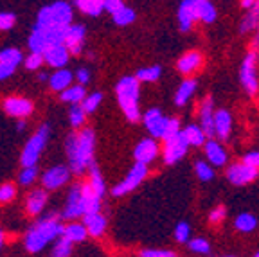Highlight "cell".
I'll list each match as a JSON object with an SVG mask.
<instances>
[{"label":"cell","instance_id":"obj_1","mask_svg":"<svg viewBox=\"0 0 259 257\" xmlns=\"http://www.w3.org/2000/svg\"><path fill=\"white\" fill-rule=\"evenodd\" d=\"M94 153V132L83 130L81 133H70L67 139V155H69L70 167L76 175L83 173L87 165H92Z\"/></svg>","mask_w":259,"mask_h":257},{"label":"cell","instance_id":"obj_2","mask_svg":"<svg viewBox=\"0 0 259 257\" xmlns=\"http://www.w3.org/2000/svg\"><path fill=\"white\" fill-rule=\"evenodd\" d=\"M139 92H141V81L135 76H124L119 79L115 87L119 106L130 122L141 121V110H139Z\"/></svg>","mask_w":259,"mask_h":257},{"label":"cell","instance_id":"obj_3","mask_svg":"<svg viewBox=\"0 0 259 257\" xmlns=\"http://www.w3.org/2000/svg\"><path fill=\"white\" fill-rule=\"evenodd\" d=\"M70 27H47V25L36 24L32 29V34L29 38V47L32 53L45 54L51 49L60 47L67 40V32Z\"/></svg>","mask_w":259,"mask_h":257},{"label":"cell","instance_id":"obj_4","mask_svg":"<svg viewBox=\"0 0 259 257\" xmlns=\"http://www.w3.org/2000/svg\"><path fill=\"white\" fill-rule=\"evenodd\" d=\"M65 227L60 225L56 216H47L41 221H38L36 225L32 227L31 230L25 236V246H27L29 252H38L47 245L53 237L63 236Z\"/></svg>","mask_w":259,"mask_h":257},{"label":"cell","instance_id":"obj_5","mask_svg":"<svg viewBox=\"0 0 259 257\" xmlns=\"http://www.w3.org/2000/svg\"><path fill=\"white\" fill-rule=\"evenodd\" d=\"M257 53L248 49L247 54L243 56L241 63H239V83H241L243 90L248 96H257L259 94V76H257Z\"/></svg>","mask_w":259,"mask_h":257},{"label":"cell","instance_id":"obj_6","mask_svg":"<svg viewBox=\"0 0 259 257\" xmlns=\"http://www.w3.org/2000/svg\"><path fill=\"white\" fill-rule=\"evenodd\" d=\"M70 20H72L70 6L67 2H54L38 13L36 24L47 27H70Z\"/></svg>","mask_w":259,"mask_h":257},{"label":"cell","instance_id":"obj_7","mask_svg":"<svg viewBox=\"0 0 259 257\" xmlns=\"http://www.w3.org/2000/svg\"><path fill=\"white\" fill-rule=\"evenodd\" d=\"M225 178L227 182L234 187H245V185H250L252 182H255L259 178V171L250 165L239 162H232V164L227 165L225 169Z\"/></svg>","mask_w":259,"mask_h":257},{"label":"cell","instance_id":"obj_8","mask_svg":"<svg viewBox=\"0 0 259 257\" xmlns=\"http://www.w3.org/2000/svg\"><path fill=\"white\" fill-rule=\"evenodd\" d=\"M142 122H144V128L148 130L151 139L164 141V137H166L167 132V124H169V117L164 115V112L160 108L146 110L144 115H142Z\"/></svg>","mask_w":259,"mask_h":257},{"label":"cell","instance_id":"obj_9","mask_svg":"<svg viewBox=\"0 0 259 257\" xmlns=\"http://www.w3.org/2000/svg\"><path fill=\"white\" fill-rule=\"evenodd\" d=\"M146 177H148V165L137 164V162H135V165L130 169L128 175L112 189V196L119 198V196H124V194L132 193V191L137 189L139 185L144 182Z\"/></svg>","mask_w":259,"mask_h":257},{"label":"cell","instance_id":"obj_10","mask_svg":"<svg viewBox=\"0 0 259 257\" xmlns=\"http://www.w3.org/2000/svg\"><path fill=\"white\" fill-rule=\"evenodd\" d=\"M189 149H191V146L187 144L184 133L164 141V146H162V158H164V164L166 165L178 164V162L189 153Z\"/></svg>","mask_w":259,"mask_h":257},{"label":"cell","instance_id":"obj_11","mask_svg":"<svg viewBox=\"0 0 259 257\" xmlns=\"http://www.w3.org/2000/svg\"><path fill=\"white\" fill-rule=\"evenodd\" d=\"M47 137H49V128L47 126H41L36 135L27 142V146L24 148V153H22V165L25 169L34 167V162L38 160V155L44 149L45 142H47Z\"/></svg>","mask_w":259,"mask_h":257},{"label":"cell","instance_id":"obj_12","mask_svg":"<svg viewBox=\"0 0 259 257\" xmlns=\"http://www.w3.org/2000/svg\"><path fill=\"white\" fill-rule=\"evenodd\" d=\"M178 29L182 32H189L198 22V0H182L177 9Z\"/></svg>","mask_w":259,"mask_h":257},{"label":"cell","instance_id":"obj_13","mask_svg":"<svg viewBox=\"0 0 259 257\" xmlns=\"http://www.w3.org/2000/svg\"><path fill=\"white\" fill-rule=\"evenodd\" d=\"M214 101L210 96H205L198 105V124L205 132L207 139H216L214 135Z\"/></svg>","mask_w":259,"mask_h":257},{"label":"cell","instance_id":"obj_14","mask_svg":"<svg viewBox=\"0 0 259 257\" xmlns=\"http://www.w3.org/2000/svg\"><path fill=\"white\" fill-rule=\"evenodd\" d=\"M202 149H203V155H205V160L214 169L227 167L229 165V151L225 149L223 142H220L218 139H209Z\"/></svg>","mask_w":259,"mask_h":257},{"label":"cell","instance_id":"obj_15","mask_svg":"<svg viewBox=\"0 0 259 257\" xmlns=\"http://www.w3.org/2000/svg\"><path fill=\"white\" fill-rule=\"evenodd\" d=\"M203 67V54L200 51H187L177 60V70L186 77H193Z\"/></svg>","mask_w":259,"mask_h":257},{"label":"cell","instance_id":"obj_16","mask_svg":"<svg viewBox=\"0 0 259 257\" xmlns=\"http://www.w3.org/2000/svg\"><path fill=\"white\" fill-rule=\"evenodd\" d=\"M158 155H160V146H158V142L155 141V139H151V137L142 139L134 149V157L137 164L150 165Z\"/></svg>","mask_w":259,"mask_h":257},{"label":"cell","instance_id":"obj_17","mask_svg":"<svg viewBox=\"0 0 259 257\" xmlns=\"http://www.w3.org/2000/svg\"><path fill=\"white\" fill-rule=\"evenodd\" d=\"M232 128H234V117L227 108H216L214 113V135L220 142L231 139Z\"/></svg>","mask_w":259,"mask_h":257},{"label":"cell","instance_id":"obj_18","mask_svg":"<svg viewBox=\"0 0 259 257\" xmlns=\"http://www.w3.org/2000/svg\"><path fill=\"white\" fill-rule=\"evenodd\" d=\"M196 90H198V81L194 79V77H186V79H182V83L178 84L177 92H175V99H173L175 105H177L178 108H184V106L194 97Z\"/></svg>","mask_w":259,"mask_h":257},{"label":"cell","instance_id":"obj_19","mask_svg":"<svg viewBox=\"0 0 259 257\" xmlns=\"http://www.w3.org/2000/svg\"><path fill=\"white\" fill-rule=\"evenodd\" d=\"M77 216H85V207H83V194H81V185H74L70 189V198L69 203L63 210V218H77Z\"/></svg>","mask_w":259,"mask_h":257},{"label":"cell","instance_id":"obj_20","mask_svg":"<svg viewBox=\"0 0 259 257\" xmlns=\"http://www.w3.org/2000/svg\"><path fill=\"white\" fill-rule=\"evenodd\" d=\"M182 133H184L187 144H189L191 148H203L205 142L209 141L207 135H205V132L200 128L198 122H189V124H186L182 130Z\"/></svg>","mask_w":259,"mask_h":257},{"label":"cell","instance_id":"obj_21","mask_svg":"<svg viewBox=\"0 0 259 257\" xmlns=\"http://www.w3.org/2000/svg\"><path fill=\"white\" fill-rule=\"evenodd\" d=\"M69 169L63 167V165H58V167L49 169L47 173L44 175V178H41V182H44L47 189H56V187H60V185H63L65 182L69 180Z\"/></svg>","mask_w":259,"mask_h":257},{"label":"cell","instance_id":"obj_22","mask_svg":"<svg viewBox=\"0 0 259 257\" xmlns=\"http://www.w3.org/2000/svg\"><path fill=\"white\" fill-rule=\"evenodd\" d=\"M257 29H259V2L255 8L243 13L238 25L239 34H250V32H255Z\"/></svg>","mask_w":259,"mask_h":257},{"label":"cell","instance_id":"obj_23","mask_svg":"<svg viewBox=\"0 0 259 257\" xmlns=\"http://www.w3.org/2000/svg\"><path fill=\"white\" fill-rule=\"evenodd\" d=\"M234 229L238 230V232L241 234H252L254 230H257L259 227V218L255 216L254 212H248V210H245V212H239L238 216L234 218Z\"/></svg>","mask_w":259,"mask_h":257},{"label":"cell","instance_id":"obj_24","mask_svg":"<svg viewBox=\"0 0 259 257\" xmlns=\"http://www.w3.org/2000/svg\"><path fill=\"white\" fill-rule=\"evenodd\" d=\"M4 108L13 117H27L32 110V105L27 99H22V97H9V99H6Z\"/></svg>","mask_w":259,"mask_h":257},{"label":"cell","instance_id":"obj_25","mask_svg":"<svg viewBox=\"0 0 259 257\" xmlns=\"http://www.w3.org/2000/svg\"><path fill=\"white\" fill-rule=\"evenodd\" d=\"M81 194H83V207H85V216L89 214H99L101 210V198L94 193L90 184L81 185Z\"/></svg>","mask_w":259,"mask_h":257},{"label":"cell","instance_id":"obj_26","mask_svg":"<svg viewBox=\"0 0 259 257\" xmlns=\"http://www.w3.org/2000/svg\"><path fill=\"white\" fill-rule=\"evenodd\" d=\"M83 40H85V27H83V25H72V27L69 29V32H67L65 47L69 49L70 54H79Z\"/></svg>","mask_w":259,"mask_h":257},{"label":"cell","instance_id":"obj_27","mask_svg":"<svg viewBox=\"0 0 259 257\" xmlns=\"http://www.w3.org/2000/svg\"><path fill=\"white\" fill-rule=\"evenodd\" d=\"M218 20V8L210 0H198V22L205 25L214 24Z\"/></svg>","mask_w":259,"mask_h":257},{"label":"cell","instance_id":"obj_28","mask_svg":"<svg viewBox=\"0 0 259 257\" xmlns=\"http://www.w3.org/2000/svg\"><path fill=\"white\" fill-rule=\"evenodd\" d=\"M44 58L51 67L60 68L69 60V49L65 47V45H60V47H54V49H51L49 53H45Z\"/></svg>","mask_w":259,"mask_h":257},{"label":"cell","instance_id":"obj_29","mask_svg":"<svg viewBox=\"0 0 259 257\" xmlns=\"http://www.w3.org/2000/svg\"><path fill=\"white\" fill-rule=\"evenodd\" d=\"M85 227L90 236L99 237L106 229V218L103 214H89L85 216Z\"/></svg>","mask_w":259,"mask_h":257},{"label":"cell","instance_id":"obj_30","mask_svg":"<svg viewBox=\"0 0 259 257\" xmlns=\"http://www.w3.org/2000/svg\"><path fill=\"white\" fill-rule=\"evenodd\" d=\"M194 175L202 184H209L216 178V169L207 160H196L194 162Z\"/></svg>","mask_w":259,"mask_h":257},{"label":"cell","instance_id":"obj_31","mask_svg":"<svg viewBox=\"0 0 259 257\" xmlns=\"http://www.w3.org/2000/svg\"><path fill=\"white\" fill-rule=\"evenodd\" d=\"M173 237H175V241L180 243V245H187V243L193 239V229H191L189 221H186V220L178 221L177 225H175Z\"/></svg>","mask_w":259,"mask_h":257},{"label":"cell","instance_id":"obj_32","mask_svg":"<svg viewBox=\"0 0 259 257\" xmlns=\"http://www.w3.org/2000/svg\"><path fill=\"white\" fill-rule=\"evenodd\" d=\"M135 77L142 83H155L162 77V67L160 65H150V67L139 68Z\"/></svg>","mask_w":259,"mask_h":257},{"label":"cell","instance_id":"obj_33","mask_svg":"<svg viewBox=\"0 0 259 257\" xmlns=\"http://www.w3.org/2000/svg\"><path fill=\"white\" fill-rule=\"evenodd\" d=\"M187 248H189V252L196 253V255H202V257L210 255V252H212V246H210V241L207 237H193V239L187 243Z\"/></svg>","mask_w":259,"mask_h":257},{"label":"cell","instance_id":"obj_34","mask_svg":"<svg viewBox=\"0 0 259 257\" xmlns=\"http://www.w3.org/2000/svg\"><path fill=\"white\" fill-rule=\"evenodd\" d=\"M45 201H47V194H45V191H41V189L32 191V193L29 194V198H27V209H29V212H31V214L41 212Z\"/></svg>","mask_w":259,"mask_h":257},{"label":"cell","instance_id":"obj_35","mask_svg":"<svg viewBox=\"0 0 259 257\" xmlns=\"http://www.w3.org/2000/svg\"><path fill=\"white\" fill-rule=\"evenodd\" d=\"M89 184H90V187L94 189V193H96L99 198H103V194H105V180H103L101 171H99L97 164L90 165V182H89Z\"/></svg>","mask_w":259,"mask_h":257},{"label":"cell","instance_id":"obj_36","mask_svg":"<svg viewBox=\"0 0 259 257\" xmlns=\"http://www.w3.org/2000/svg\"><path fill=\"white\" fill-rule=\"evenodd\" d=\"M76 6L87 15L97 16L99 13L105 11V0H77Z\"/></svg>","mask_w":259,"mask_h":257},{"label":"cell","instance_id":"obj_37","mask_svg":"<svg viewBox=\"0 0 259 257\" xmlns=\"http://www.w3.org/2000/svg\"><path fill=\"white\" fill-rule=\"evenodd\" d=\"M113 22L119 25V27H126V25H132L135 22V18H137V15H135V9L128 8V6H124L122 9H119L115 15H112Z\"/></svg>","mask_w":259,"mask_h":257},{"label":"cell","instance_id":"obj_38","mask_svg":"<svg viewBox=\"0 0 259 257\" xmlns=\"http://www.w3.org/2000/svg\"><path fill=\"white\" fill-rule=\"evenodd\" d=\"M70 81H72V74H70L69 70H58V72L51 77V87H53L54 90H63L65 92V90L69 89Z\"/></svg>","mask_w":259,"mask_h":257},{"label":"cell","instance_id":"obj_39","mask_svg":"<svg viewBox=\"0 0 259 257\" xmlns=\"http://www.w3.org/2000/svg\"><path fill=\"white\" fill-rule=\"evenodd\" d=\"M87 234H89V230H87L85 225L70 223L69 227H65L63 236L67 237V239H70V241H83V239L87 237Z\"/></svg>","mask_w":259,"mask_h":257},{"label":"cell","instance_id":"obj_40","mask_svg":"<svg viewBox=\"0 0 259 257\" xmlns=\"http://www.w3.org/2000/svg\"><path fill=\"white\" fill-rule=\"evenodd\" d=\"M61 99L70 101V103H74V105H77V103H83V101L87 99V97H85V87H83V84L70 87V89H67L63 94H61Z\"/></svg>","mask_w":259,"mask_h":257},{"label":"cell","instance_id":"obj_41","mask_svg":"<svg viewBox=\"0 0 259 257\" xmlns=\"http://www.w3.org/2000/svg\"><path fill=\"white\" fill-rule=\"evenodd\" d=\"M20 61H22V54L18 49H4V51L0 53V63L16 67Z\"/></svg>","mask_w":259,"mask_h":257},{"label":"cell","instance_id":"obj_42","mask_svg":"<svg viewBox=\"0 0 259 257\" xmlns=\"http://www.w3.org/2000/svg\"><path fill=\"white\" fill-rule=\"evenodd\" d=\"M70 250H72V241L63 236L60 241H58L56 248H54V252H53V257H69Z\"/></svg>","mask_w":259,"mask_h":257},{"label":"cell","instance_id":"obj_43","mask_svg":"<svg viewBox=\"0 0 259 257\" xmlns=\"http://www.w3.org/2000/svg\"><path fill=\"white\" fill-rule=\"evenodd\" d=\"M141 257H178L175 250L167 248H144L139 253Z\"/></svg>","mask_w":259,"mask_h":257},{"label":"cell","instance_id":"obj_44","mask_svg":"<svg viewBox=\"0 0 259 257\" xmlns=\"http://www.w3.org/2000/svg\"><path fill=\"white\" fill-rule=\"evenodd\" d=\"M101 101H103V94L101 92H96V94H92V96L87 97V99L81 103V106H83L85 113H90V112H94L97 106H99V103H101Z\"/></svg>","mask_w":259,"mask_h":257},{"label":"cell","instance_id":"obj_45","mask_svg":"<svg viewBox=\"0 0 259 257\" xmlns=\"http://www.w3.org/2000/svg\"><path fill=\"white\" fill-rule=\"evenodd\" d=\"M225 216H227V209L223 207V205H218V207H214V209H210L207 220H209L210 225H220V223L225 220Z\"/></svg>","mask_w":259,"mask_h":257},{"label":"cell","instance_id":"obj_46","mask_svg":"<svg viewBox=\"0 0 259 257\" xmlns=\"http://www.w3.org/2000/svg\"><path fill=\"white\" fill-rule=\"evenodd\" d=\"M70 122H72V126H81L85 122V110H83V106L74 105L70 108Z\"/></svg>","mask_w":259,"mask_h":257},{"label":"cell","instance_id":"obj_47","mask_svg":"<svg viewBox=\"0 0 259 257\" xmlns=\"http://www.w3.org/2000/svg\"><path fill=\"white\" fill-rule=\"evenodd\" d=\"M241 162L259 171V149H252V151H247L245 155H243Z\"/></svg>","mask_w":259,"mask_h":257},{"label":"cell","instance_id":"obj_48","mask_svg":"<svg viewBox=\"0 0 259 257\" xmlns=\"http://www.w3.org/2000/svg\"><path fill=\"white\" fill-rule=\"evenodd\" d=\"M34 178H36V167H27V169H24V171H22L20 184L27 185V184H31Z\"/></svg>","mask_w":259,"mask_h":257},{"label":"cell","instance_id":"obj_49","mask_svg":"<svg viewBox=\"0 0 259 257\" xmlns=\"http://www.w3.org/2000/svg\"><path fill=\"white\" fill-rule=\"evenodd\" d=\"M15 196V187L11 184H6L0 187V201H9Z\"/></svg>","mask_w":259,"mask_h":257},{"label":"cell","instance_id":"obj_50","mask_svg":"<svg viewBox=\"0 0 259 257\" xmlns=\"http://www.w3.org/2000/svg\"><path fill=\"white\" fill-rule=\"evenodd\" d=\"M45 58H44V54H36V53H32L31 56L27 58V61H25V67L27 68H38L41 65V61H44Z\"/></svg>","mask_w":259,"mask_h":257},{"label":"cell","instance_id":"obj_51","mask_svg":"<svg viewBox=\"0 0 259 257\" xmlns=\"http://www.w3.org/2000/svg\"><path fill=\"white\" fill-rule=\"evenodd\" d=\"M15 15H11V13H0V29H9L13 27V24H15Z\"/></svg>","mask_w":259,"mask_h":257},{"label":"cell","instance_id":"obj_52","mask_svg":"<svg viewBox=\"0 0 259 257\" xmlns=\"http://www.w3.org/2000/svg\"><path fill=\"white\" fill-rule=\"evenodd\" d=\"M122 8H124V4H122L121 0H105V11L112 13V15H115Z\"/></svg>","mask_w":259,"mask_h":257},{"label":"cell","instance_id":"obj_53","mask_svg":"<svg viewBox=\"0 0 259 257\" xmlns=\"http://www.w3.org/2000/svg\"><path fill=\"white\" fill-rule=\"evenodd\" d=\"M16 67H11V65H4L0 63V79H6V77H9L13 72H15Z\"/></svg>","mask_w":259,"mask_h":257},{"label":"cell","instance_id":"obj_54","mask_svg":"<svg viewBox=\"0 0 259 257\" xmlns=\"http://www.w3.org/2000/svg\"><path fill=\"white\" fill-rule=\"evenodd\" d=\"M89 79H90L89 70H87V68H79V70H77V81L85 84V83H89Z\"/></svg>","mask_w":259,"mask_h":257},{"label":"cell","instance_id":"obj_55","mask_svg":"<svg viewBox=\"0 0 259 257\" xmlns=\"http://www.w3.org/2000/svg\"><path fill=\"white\" fill-rule=\"evenodd\" d=\"M257 2H259V0H241V2H239V8L245 9V11H248V9L255 8V6H257Z\"/></svg>","mask_w":259,"mask_h":257},{"label":"cell","instance_id":"obj_56","mask_svg":"<svg viewBox=\"0 0 259 257\" xmlns=\"http://www.w3.org/2000/svg\"><path fill=\"white\" fill-rule=\"evenodd\" d=\"M252 51H255L257 53V56H259V29L254 32V38H252Z\"/></svg>","mask_w":259,"mask_h":257},{"label":"cell","instance_id":"obj_57","mask_svg":"<svg viewBox=\"0 0 259 257\" xmlns=\"http://www.w3.org/2000/svg\"><path fill=\"white\" fill-rule=\"evenodd\" d=\"M252 257H259V250H255V252H254V255H252Z\"/></svg>","mask_w":259,"mask_h":257},{"label":"cell","instance_id":"obj_58","mask_svg":"<svg viewBox=\"0 0 259 257\" xmlns=\"http://www.w3.org/2000/svg\"><path fill=\"white\" fill-rule=\"evenodd\" d=\"M222 257H238V255H232V253H229V255H222Z\"/></svg>","mask_w":259,"mask_h":257},{"label":"cell","instance_id":"obj_59","mask_svg":"<svg viewBox=\"0 0 259 257\" xmlns=\"http://www.w3.org/2000/svg\"><path fill=\"white\" fill-rule=\"evenodd\" d=\"M0 245H2V232H0Z\"/></svg>","mask_w":259,"mask_h":257}]
</instances>
